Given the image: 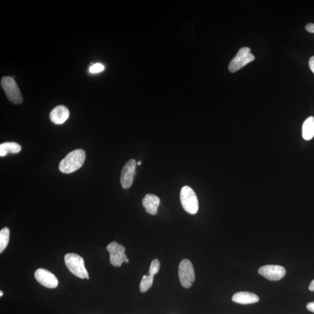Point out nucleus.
<instances>
[{"mask_svg":"<svg viewBox=\"0 0 314 314\" xmlns=\"http://www.w3.org/2000/svg\"><path fill=\"white\" fill-rule=\"evenodd\" d=\"M160 200L159 197L153 194H147L142 200V204L145 211L151 215L157 213L158 207L159 206Z\"/></svg>","mask_w":314,"mask_h":314,"instance_id":"12","label":"nucleus"},{"mask_svg":"<svg viewBox=\"0 0 314 314\" xmlns=\"http://www.w3.org/2000/svg\"><path fill=\"white\" fill-rule=\"evenodd\" d=\"M35 277L39 283L47 288H55L58 285L57 277L47 269H37L35 273Z\"/></svg>","mask_w":314,"mask_h":314,"instance_id":"10","label":"nucleus"},{"mask_svg":"<svg viewBox=\"0 0 314 314\" xmlns=\"http://www.w3.org/2000/svg\"><path fill=\"white\" fill-rule=\"evenodd\" d=\"M160 262L158 259H155L152 261L150 267L149 271H148V274L154 276L158 272L160 269Z\"/></svg>","mask_w":314,"mask_h":314,"instance_id":"18","label":"nucleus"},{"mask_svg":"<svg viewBox=\"0 0 314 314\" xmlns=\"http://www.w3.org/2000/svg\"><path fill=\"white\" fill-rule=\"evenodd\" d=\"M86 159L85 151L78 149L69 153L59 165V169L64 174H71L80 169Z\"/></svg>","mask_w":314,"mask_h":314,"instance_id":"1","label":"nucleus"},{"mask_svg":"<svg viewBox=\"0 0 314 314\" xmlns=\"http://www.w3.org/2000/svg\"><path fill=\"white\" fill-rule=\"evenodd\" d=\"M255 57L251 53L250 48H241L235 57L230 62L228 69L230 72H236L249 63L253 61Z\"/></svg>","mask_w":314,"mask_h":314,"instance_id":"6","label":"nucleus"},{"mask_svg":"<svg viewBox=\"0 0 314 314\" xmlns=\"http://www.w3.org/2000/svg\"><path fill=\"white\" fill-rule=\"evenodd\" d=\"M104 70V66L101 64H95L91 66L89 68V71L91 74H97V73L101 72Z\"/></svg>","mask_w":314,"mask_h":314,"instance_id":"19","label":"nucleus"},{"mask_svg":"<svg viewBox=\"0 0 314 314\" xmlns=\"http://www.w3.org/2000/svg\"><path fill=\"white\" fill-rule=\"evenodd\" d=\"M9 229L8 227L3 228L0 231V253H2L7 247L9 240Z\"/></svg>","mask_w":314,"mask_h":314,"instance_id":"16","label":"nucleus"},{"mask_svg":"<svg viewBox=\"0 0 314 314\" xmlns=\"http://www.w3.org/2000/svg\"><path fill=\"white\" fill-rule=\"evenodd\" d=\"M181 285L185 288H190L195 282V272L192 263L190 260H181L178 271Z\"/></svg>","mask_w":314,"mask_h":314,"instance_id":"5","label":"nucleus"},{"mask_svg":"<svg viewBox=\"0 0 314 314\" xmlns=\"http://www.w3.org/2000/svg\"><path fill=\"white\" fill-rule=\"evenodd\" d=\"M306 29L307 32L314 34V24H309L306 26Z\"/></svg>","mask_w":314,"mask_h":314,"instance_id":"20","label":"nucleus"},{"mask_svg":"<svg viewBox=\"0 0 314 314\" xmlns=\"http://www.w3.org/2000/svg\"><path fill=\"white\" fill-rule=\"evenodd\" d=\"M129 261H129V260L127 259V260H126L125 262L128 263H129Z\"/></svg>","mask_w":314,"mask_h":314,"instance_id":"26","label":"nucleus"},{"mask_svg":"<svg viewBox=\"0 0 314 314\" xmlns=\"http://www.w3.org/2000/svg\"><path fill=\"white\" fill-rule=\"evenodd\" d=\"M309 290L312 291V292H314V279L310 283Z\"/></svg>","mask_w":314,"mask_h":314,"instance_id":"23","label":"nucleus"},{"mask_svg":"<svg viewBox=\"0 0 314 314\" xmlns=\"http://www.w3.org/2000/svg\"><path fill=\"white\" fill-rule=\"evenodd\" d=\"M309 66L311 70H312L314 74V56H313V57L310 58L309 60Z\"/></svg>","mask_w":314,"mask_h":314,"instance_id":"21","label":"nucleus"},{"mask_svg":"<svg viewBox=\"0 0 314 314\" xmlns=\"http://www.w3.org/2000/svg\"><path fill=\"white\" fill-rule=\"evenodd\" d=\"M3 295H4V294H3V292L1 291V292H0V296L2 297Z\"/></svg>","mask_w":314,"mask_h":314,"instance_id":"24","label":"nucleus"},{"mask_svg":"<svg viewBox=\"0 0 314 314\" xmlns=\"http://www.w3.org/2000/svg\"><path fill=\"white\" fill-rule=\"evenodd\" d=\"M232 300L234 303L246 305L257 303L259 297L253 293L240 292L234 294Z\"/></svg>","mask_w":314,"mask_h":314,"instance_id":"13","label":"nucleus"},{"mask_svg":"<svg viewBox=\"0 0 314 314\" xmlns=\"http://www.w3.org/2000/svg\"><path fill=\"white\" fill-rule=\"evenodd\" d=\"M107 249L110 254V263L115 267H121L127 259V256L125 253V248L116 242L109 244Z\"/></svg>","mask_w":314,"mask_h":314,"instance_id":"7","label":"nucleus"},{"mask_svg":"<svg viewBox=\"0 0 314 314\" xmlns=\"http://www.w3.org/2000/svg\"><path fill=\"white\" fill-rule=\"evenodd\" d=\"M1 85L10 101L15 104L22 103L23 98L21 91L14 79L10 77H3Z\"/></svg>","mask_w":314,"mask_h":314,"instance_id":"4","label":"nucleus"},{"mask_svg":"<svg viewBox=\"0 0 314 314\" xmlns=\"http://www.w3.org/2000/svg\"><path fill=\"white\" fill-rule=\"evenodd\" d=\"M307 309H308L310 312L314 313V302L307 304Z\"/></svg>","mask_w":314,"mask_h":314,"instance_id":"22","label":"nucleus"},{"mask_svg":"<svg viewBox=\"0 0 314 314\" xmlns=\"http://www.w3.org/2000/svg\"><path fill=\"white\" fill-rule=\"evenodd\" d=\"M22 150L21 145L15 142H5L0 144V156L5 157L8 154H16Z\"/></svg>","mask_w":314,"mask_h":314,"instance_id":"14","label":"nucleus"},{"mask_svg":"<svg viewBox=\"0 0 314 314\" xmlns=\"http://www.w3.org/2000/svg\"><path fill=\"white\" fill-rule=\"evenodd\" d=\"M154 280V276L148 275H144L142 277L141 282L140 283V290L142 293L146 292L147 290L151 288L153 285Z\"/></svg>","mask_w":314,"mask_h":314,"instance_id":"17","label":"nucleus"},{"mask_svg":"<svg viewBox=\"0 0 314 314\" xmlns=\"http://www.w3.org/2000/svg\"><path fill=\"white\" fill-rule=\"evenodd\" d=\"M180 201L183 209L190 214H196L198 210L197 197L189 186H184L180 191Z\"/></svg>","mask_w":314,"mask_h":314,"instance_id":"3","label":"nucleus"},{"mask_svg":"<svg viewBox=\"0 0 314 314\" xmlns=\"http://www.w3.org/2000/svg\"><path fill=\"white\" fill-rule=\"evenodd\" d=\"M302 134L303 137L305 140L312 139L314 136V117H310L304 122Z\"/></svg>","mask_w":314,"mask_h":314,"instance_id":"15","label":"nucleus"},{"mask_svg":"<svg viewBox=\"0 0 314 314\" xmlns=\"http://www.w3.org/2000/svg\"><path fill=\"white\" fill-rule=\"evenodd\" d=\"M135 167L136 162L135 160H130L124 165L122 170L121 183L122 187L125 189L131 187L134 182Z\"/></svg>","mask_w":314,"mask_h":314,"instance_id":"9","label":"nucleus"},{"mask_svg":"<svg viewBox=\"0 0 314 314\" xmlns=\"http://www.w3.org/2000/svg\"><path fill=\"white\" fill-rule=\"evenodd\" d=\"M141 162L140 161L139 162H138L137 164H138V165H140L141 164Z\"/></svg>","mask_w":314,"mask_h":314,"instance_id":"25","label":"nucleus"},{"mask_svg":"<svg viewBox=\"0 0 314 314\" xmlns=\"http://www.w3.org/2000/svg\"><path fill=\"white\" fill-rule=\"evenodd\" d=\"M286 271L285 268L276 265H267L263 266L259 269L261 275L266 279L272 281L282 279L285 276Z\"/></svg>","mask_w":314,"mask_h":314,"instance_id":"8","label":"nucleus"},{"mask_svg":"<svg viewBox=\"0 0 314 314\" xmlns=\"http://www.w3.org/2000/svg\"><path fill=\"white\" fill-rule=\"evenodd\" d=\"M64 261L66 266L74 275L79 278H88L89 273L82 257L77 254L68 253L66 254Z\"/></svg>","mask_w":314,"mask_h":314,"instance_id":"2","label":"nucleus"},{"mask_svg":"<svg viewBox=\"0 0 314 314\" xmlns=\"http://www.w3.org/2000/svg\"><path fill=\"white\" fill-rule=\"evenodd\" d=\"M69 117L68 109L64 105H59L52 110L49 118L51 121L56 125H61L65 123Z\"/></svg>","mask_w":314,"mask_h":314,"instance_id":"11","label":"nucleus"}]
</instances>
